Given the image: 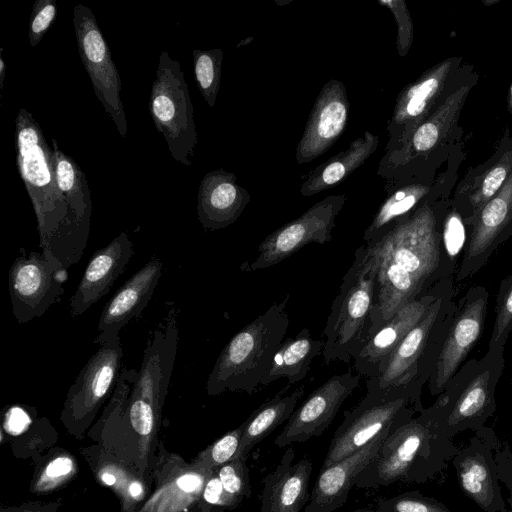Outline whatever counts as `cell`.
<instances>
[{"label":"cell","mask_w":512,"mask_h":512,"mask_svg":"<svg viewBox=\"0 0 512 512\" xmlns=\"http://www.w3.org/2000/svg\"><path fill=\"white\" fill-rule=\"evenodd\" d=\"M166 315L147 340L138 371L123 368L111 398L89 436L134 467L151 485L161 441L162 409L176 360L178 311L166 302Z\"/></svg>","instance_id":"1"},{"label":"cell","mask_w":512,"mask_h":512,"mask_svg":"<svg viewBox=\"0 0 512 512\" xmlns=\"http://www.w3.org/2000/svg\"><path fill=\"white\" fill-rule=\"evenodd\" d=\"M15 123L18 169L37 218L41 250L68 269L82 256L90 229L78 220L58 187L53 149L39 123L25 108Z\"/></svg>","instance_id":"2"},{"label":"cell","mask_w":512,"mask_h":512,"mask_svg":"<svg viewBox=\"0 0 512 512\" xmlns=\"http://www.w3.org/2000/svg\"><path fill=\"white\" fill-rule=\"evenodd\" d=\"M459 452L460 448L441 430L430 406L384 440L375 457L356 476L355 486L425 483L440 474Z\"/></svg>","instance_id":"3"},{"label":"cell","mask_w":512,"mask_h":512,"mask_svg":"<svg viewBox=\"0 0 512 512\" xmlns=\"http://www.w3.org/2000/svg\"><path fill=\"white\" fill-rule=\"evenodd\" d=\"M289 294L237 332L219 354L206 383L209 396L225 391L254 394L283 342L289 317Z\"/></svg>","instance_id":"4"},{"label":"cell","mask_w":512,"mask_h":512,"mask_svg":"<svg viewBox=\"0 0 512 512\" xmlns=\"http://www.w3.org/2000/svg\"><path fill=\"white\" fill-rule=\"evenodd\" d=\"M378 257L369 245H361L342 278L323 330V362L349 364L372 335Z\"/></svg>","instance_id":"5"},{"label":"cell","mask_w":512,"mask_h":512,"mask_svg":"<svg viewBox=\"0 0 512 512\" xmlns=\"http://www.w3.org/2000/svg\"><path fill=\"white\" fill-rule=\"evenodd\" d=\"M453 276L443 279L435 301L391 354L381 375L367 378V391H387L429 381L436 365L457 303Z\"/></svg>","instance_id":"6"},{"label":"cell","mask_w":512,"mask_h":512,"mask_svg":"<svg viewBox=\"0 0 512 512\" xmlns=\"http://www.w3.org/2000/svg\"><path fill=\"white\" fill-rule=\"evenodd\" d=\"M476 82L477 76L465 68L439 106L407 140L385 151L377 175L386 179V187L434 177L429 174V163L455 136L461 110Z\"/></svg>","instance_id":"7"},{"label":"cell","mask_w":512,"mask_h":512,"mask_svg":"<svg viewBox=\"0 0 512 512\" xmlns=\"http://www.w3.org/2000/svg\"><path fill=\"white\" fill-rule=\"evenodd\" d=\"M504 366V351L488 349L480 359L463 363L446 383L431 408L448 438L485 426L496 411L495 393Z\"/></svg>","instance_id":"8"},{"label":"cell","mask_w":512,"mask_h":512,"mask_svg":"<svg viewBox=\"0 0 512 512\" xmlns=\"http://www.w3.org/2000/svg\"><path fill=\"white\" fill-rule=\"evenodd\" d=\"M423 387L414 383L387 391H367L351 410L344 411L321 470L345 459L382 433L395 430L420 413Z\"/></svg>","instance_id":"9"},{"label":"cell","mask_w":512,"mask_h":512,"mask_svg":"<svg viewBox=\"0 0 512 512\" xmlns=\"http://www.w3.org/2000/svg\"><path fill=\"white\" fill-rule=\"evenodd\" d=\"M149 111L174 160L191 166L197 143L193 105L180 63L166 51L159 57Z\"/></svg>","instance_id":"10"},{"label":"cell","mask_w":512,"mask_h":512,"mask_svg":"<svg viewBox=\"0 0 512 512\" xmlns=\"http://www.w3.org/2000/svg\"><path fill=\"white\" fill-rule=\"evenodd\" d=\"M120 340L118 336L100 344L68 390L60 419L77 440L84 438L99 409L114 391L123 358Z\"/></svg>","instance_id":"11"},{"label":"cell","mask_w":512,"mask_h":512,"mask_svg":"<svg viewBox=\"0 0 512 512\" xmlns=\"http://www.w3.org/2000/svg\"><path fill=\"white\" fill-rule=\"evenodd\" d=\"M67 269L51 253L30 252L12 263L8 274L12 312L19 324L42 316L59 301L67 281Z\"/></svg>","instance_id":"12"},{"label":"cell","mask_w":512,"mask_h":512,"mask_svg":"<svg viewBox=\"0 0 512 512\" xmlns=\"http://www.w3.org/2000/svg\"><path fill=\"white\" fill-rule=\"evenodd\" d=\"M462 58L449 57L427 69L399 93L387 125L389 151L404 141L439 106L464 71Z\"/></svg>","instance_id":"13"},{"label":"cell","mask_w":512,"mask_h":512,"mask_svg":"<svg viewBox=\"0 0 512 512\" xmlns=\"http://www.w3.org/2000/svg\"><path fill=\"white\" fill-rule=\"evenodd\" d=\"M72 22L79 56L95 95L118 132L126 137L128 125L121 100V78L96 18L89 7L79 3L74 7Z\"/></svg>","instance_id":"14"},{"label":"cell","mask_w":512,"mask_h":512,"mask_svg":"<svg viewBox=\"0 0 512 512\" xmlns=\"http://www.w3.org/2000/svg\"><path fill=\"white\" fill-rule=\"evenodd\" d=\"M346 200L345 194H336L316 202L299 217L269 234L258 246V256L251 263L245 262L241 269L254 272L270 268L310 243L329 242L336 217Z\"/></svg>","instance_id":"15"},{"label":"cell","mask_w":512,"mask_h":512,"mask_svg":"<svg viewBox=\"0 0 512 512\" xmlns=\"http://www.w3.org/2000/svg\"><path fill=\"white\" fill-rule=\"evenodd\" d=\"M488 300L489 292L481 285L470 287L458 300L454 318L428 381L432 396H438L444 390L480 339Z\"/></svg>","instance_id":"16"},{"label":"cell","mask_w":512,"mask_h":512,"mask_svg":"<svg viewBox=\"0 0 512 512\" xmlns=\"http://www.w3.org/2000/svg\"><path fill=\"white\" fill-rule=\"evenodd\" d=\"M499 444L495 432L484 426L453 459L462 492L485 512H508L493 452Z\"/></svg>","instance_id":"17"},{"label":"cell","mask_w":512,"mask_h":512,"mask_svg":"<svg viewBox=\"0 0 512 512\" xmlns=\"http://www.w3.org/2000/svg\"><path fill=\"white\" fill-rule=\"evenodd\" d=\"M214 470L198 468L160 443L152 481L154 488L138 512H190L198 507Z\"/></svg>","instance_id":"18"},{"label":"cell","mask_w":512,"mask_h":512,"mask_svg":"<svg viewBox=\"0 0 512 512\" xmlns=\"http://www.w3.org/2000/svg\"><path fill=\"white\" fill-rule=\"evenodd\" d=\"M511 235L512 172L500 190L473 218L455 273L456 281L465 280L482 269Z\"/></svg>","instance_id":"19"},{"label":"cell","mask_w":512,"mask_h":512,"mask_svg":"<svg viewBox=\"0 0 512 512\" xmlns=\"http://www.w3.org/2000/svg\"><path fill=\"white\" fill-rule=\"evenodd\" d=\"M359 374H336L315 389L293 412L274 444L285 448L320 436L332 423L344 401L359 386Z\"/></svg>","instance_id":"20"},{"label":"cell","mask_w":512,"mask_h":512,"mask_svg":"<svg viewBox=\"0 0 512 512\" xmlns=\"http://www.w3.org/2000/svg\"><path fill=\"white\" fill-rule=\"evenodd\" d=\"M350 102L344 83L328 80L321 88L296 147V162L305 164L329 150L343 134Z\"/></svg>","instance_id":"21"},{"label":"cell","mask_w":512,"mask_h":512,"mask_svg":"<svg viewBox=\"0 0 512 512\" xmlns=\"http://www.w3.org/2000/svg\"><path fill=\"white\" fill-rule=\"evenodd\" d=\"M443 279L399 309L365 344L353 360L357 374L374 378L386 364L405 335L419 322L441 289Z\"/></svg>","instance_id":"22"},{"label":"cell","mask_w":512,"mask_h":512,"mask_svg":"<svg viewBox=\"0 0 512 512\" xmlns=\"http://www.w3.org/2000/svg\"><path fill=\"white\" fill-rule=\"evenodd\" d=\"M162 270L161 259L153 256L116 291L101 312L98 335L93 343L100 345L109 338L118 337L128 322L141 315L154 293Z\"/></svg>","instance_id":"23"},{"label":"cell","mask_w":512,"mask_h":512,"mask_svg":"<svg viewBox=\"0 0 512 512\" xmlns=\"http://www.w3.org/2000/svg\"><path fill=\"white\" fill-rule=\"evenodd\" d=\"M132 255L133 243L126 232L120 233L108 245L94 252L70 299L72 317L82 315L109 292Z\"/></svg>","instance_id":"24"},{"label":"cell","mask_w":512,"mask_h":512,"mask_svg":"<svg viewBox=\"0 0 512 512\" xmlns=\"http://www.w3.org/2000/svg\"><path fill=\"white\" fill-rule=\"evenodd\" d=\"M393 431L382 433L352 455L320 470L304 512H334L344 506L349 492L355 486L356 476L375 457L384 440Z\"/></svg>","instance_id":"25"},{"label":"cell","mask_w":512,"mask_h":512,"mask_svg":"<svg viewBox=\"0 0 512 512\" xmlns=\"http://www.w3.org/2000/svg\"><path fill=\"white\" fill-rule=\"evenodd\" d=\"M512 172V135L496 152L471 170L456 188L451 204L463 215L468 228L478 211L500 190Z\"/></svg>","instance_id":"26"},{"label":"cell","mask_w":512,"mask_h":512,"mask_svg":"<svg viewBox=\"0 0 512 512\" xmlns=\"http://www.w3.org/2000/svg\"><path fill=\"white\" fill-rule=\"evenodd\" d=\"M250 200V194L237 182L234 173L223 169L212 170L199 185L198 220L206 230L226 228L236 222Z\"/></svg>","instance_id":"27"},{"label":"cell","mask_w":512,"mask_h":512,"mask_svg":"<svg viewBox=\"0 0 512 512\" xmlns=\"http://www.w3.org/2000/svg\"><path fill=\"white\" fill-rule=\"evenodd\" d=\"M295 451L288 447L276 468L263 478L261 512H300L307 505L313 464L308 458L294 463Z\"/></svg>","instance_id":"28"},{"label":"cell","mask_w":512,"mask_h":512,"mask_svg":"<svg viewBox=\"0 0 512 512\" xmlns=\"http://www.w3.org/2000/svg\"><path fill=\"white\" fill-rule=\"evenodd\" d=\"M446 177L428 178L386 187L387 196L365 229V244L381 240L397 223L409 217L431 198L446 194Z\"/></svg>","instance_id":"29"},{"label":"cell","mask_w":512,"mask_h":512,"mask_svg":"<svg viewBox=\"0 0 512 512\" xmlns=\"http://www.w3.org/2000/svg\"><path fill=\"white\" fill-rule=\"evenodd\" d=\"M95 479L107 486L121 504V512H138L152 492V485L131 465L99 444L80 449Z\"/></svg>","instance_id":"30"},{"label":"cell","mask_w":512,"mask_h":512,"mask_svg":"<svg viewBox=\"0 0 512 512\" xmlns=\"http://www.w3.org/2000/svg\"><path fill=\"white\" fill-rule=\"evenodd\" d=\"M379 140V135L366 130L345 150L311 170L300 186V194L310 197L341 183L375 153Z\"/></svg>","instance_id":"31"},{"label":"cell","mask_w":512,"mask_h":512,"mask_svg":"<svg viewBox=\"0 0 512 512\" xmlns=\"http://www.w3.org/2000/svg\"><path fill=\"white\" fill-rule=\"evenodd\" d=\"M323 347L324 340L314 339L308 328H302L294 338L284 339L261 380L260 388L281 378L287 380V386L304 380L313 359L322 355Z\"/></svg>","instance_id":"32"},{"label":"cell","mask_w":512,"mask_h":512,"mask_svg":"<svg viewBox=\"0 0 512 512\" xmlns=\"http://www.w3.org/2000/svg\"><path fill=\"white\" fill-rule=\"evenodd\" d=\"M289 386H285L271 399L262 403L243 422L244 429L240 440L237 457L248 458L250 451L256 444L271 434L278 426L287 422L296 405L304 395V386L285 394Z\"/></svg>","instance_id":"33"},{"label":"cell","mask_w":512,"mask_h":512,"mask_svg":"<svg viewBox=\"0 0 512 512\" xmlns=\"http://www.w3.org/2000/svg\"><path fill=\"white\" fill-rule=\"evenodd\" d=\"M51 142L58 187L78 220L90 229L92 204L86 176L77 163L59 148L55 138Z\"/></svg>","instance_id":"34"},{"label":"cell","mask_w":512,"mask_h":512,"mask_svg":"<svg viewBox=\"0 0 512 512\" xmlns=\"http://www.w3.org/2000/svg\"><path fill=\"white\" fill-rule=\"evenodd\" d=\"M79 466L74 455L60 447H53L39 457L30 484L35 494H49L65 487L77 475Z\"/></svg>","instance_id":"35"},{"label":"cell","mask_w":512,"mask_h":512,"mask_svg":"<svg viewBox=\"0 0 512 512\" xmlns=\"http://www.w3.org/2000/svg\"><path fill=\"white\" fill-rule=\"evenodd\" d=\"M192 56L198 88L206 103L213 107L220 88L223 51L220 48L194 49Z\"/></svg>","instance_id":"36"},{"label":"cell","mask_w":512,"mask_h":512,"mask_svg":"<svg viewBox=\"0 0 512 512\" xmlns=\"http://www.w3.org/2000/svg\"><path fill=\"white\" fill-rule=\"evenodd\" d=\"M244 423L228 431L203 449L190 462L193 466L209 470H216L238 455Z\"/></svg>","instance_id":"37"},{"label":"cell","mask_w":512,"mask_h":512,"mask_svg":"<svg viewBox=\"0 0 512 512\" xmlns=\"http://www.w3.org/2000/svg\"><path fill=\"white\" fill-rule=\"evenodd\" d=\"M215 471L221 481L231 509L239 506L244 498L251 496L252 489L245 458L236 457L218 467Z\"/></svg>","instance_id":"38"},{"label":"cell","mask_w":512,"mask_h":512,"mask_svg":"<svg viewBox=\"0 0 512 512\" xmlns=\"http://www.w3.org/2000/svg\"><path fill=\"white\" fill-rule=\"evenodd\" d=\"M512 331V272L500 282L488 349L503 350Z\"/></svg>","instance_id":"39"},{"label":"cell","mask_w":512,"mask_h":512,"mask_svg":"<svg viewBox=\"0 0 512 512\" xmlns=\"http://www.w3.org/2000/svg\"><path fill=\"white\" fill-rule=\"evenodd\" d=\"M353 512H453L434 497L418 490L405 492L378 502L375 508L357 509Z\"/></svg>","instance_id":"40"},{"label":"cell","mask_w":512,"mask_h":512,"mask_svg":"<svg viewBox=\"0 0 512 512\" xmlns=\"http://www.w3.org/2000/svg\"><path fill=\"white\" fill-rule=\"evenodd\" d=\"M392 13L397 27L396 48L400 57L409 52L414 38L411 14L404 0H377Z\"/></svg>","instance_id":"41"},{"label":"cell","mask_w":512,"mask_h":512,"mask_svg":"<svg viewBox=\"0 0 512 512\" xmlns=\"http://www.w3.org/2000/svg\"><path fill=\"white\" fill-rule=\"evenodd\" d=\"M57 15V6L53 0H36L29 22V42L37 46L49 30Z\"/></svg>","instance_id":"42"},{"label":"cell","mask_w":512,"mask_h":512,"mask_svg":"<svg viewBox=\"0 0 512 512\" xmlns=\"http://www.w3.org/2000/svg\"><path fill=\"white\" fill-rule=\"evenodd\" d=\"M31 410V409H29ZM26 406L12 405L4 413L1 433L15 438L23 434L36 419V413L31 414Z\"/></svg>","instance_id":"43"},{"label":"cell","mask_w":512,"mask_h":512,"mask_svg":"<svg viewBox=\"0 0 512 512\" xmlns=\"http://www.w3.org/2000/svg\"><path fill=\"white\" fill-rule=\"evenodd\" d=\"M201 512H211L215 507L231 510L229 501L224 493L221 481L214 470L208 478L199 503Z\"/></svg>","instance_id":"44"},{"label":"cell","mask_w":512,"mask_h":512,"mask_svg":"<svg viewBox=\"0 0 512 512\" xmlns=\"http://www.w3.org/2000/svg\"><path fill=\"white\" fill-rule=\"evenodd\" d=\"M495 460L497 464L499 481L504 484L508 491L507 507L512 512V452L508 447L500 444L495 449Z\"/></svg>","instance_id":"45"},{"label":"cell","mask_w":512,"mask_h":512,"mask_svg":"<svg viewBox=\"0 0 512 512\" xmlns=\"http://www.w3.org/2000/svg\"><path fill=\"white\" fill-rule=\"evenodd\" d=\"M63 505V500L43 502L29 501L19 506H1L0 512H59Z\"/></svg>","instance_id":"46"},{"label":"cell","mask_w":512,"mask_h":512,"mask_svg":"<svg viewBox=\"0 0 512 512\" xmlns=\"http://www.w3.org/2000/svg\"><path fill=\"white\" fill-rule=\"evenodd\" d=\"M0 52H1V55H0V89L2 91L3 90L4 78H5L6 65H5V61H4L3 55H2V52H3L2 48H1Z\"/></svg>","instance_id":"47"},{"label":"cell","mask_w":512,"mask_h":512,"mask_svg":"<svg viewBox=\"0 0 512 512\" xmlns=\"http://www.w3.org/2000/svg\"><path fill=\"white\" fill-rule=\"evenodd\" d=\"M508 111L512 118V83L510 85L509 93H508Z\"/></svg>","instance_id":"48"},{"label":"cell","mask_w":512,"mask_h":512,"mask_svg":"<svg viewBox=\"0 0 512 512\" xmlns=\"http://www.w3.org/2000/svg\"><path fill=\"white\" fill-rule=\"evenodd\" d=\"M253 40V37H248L245 40L241 41L237 47H241L242 45H246L247 43L251 42Z\"/></svg>","instance_id":"49"},{"label":"cell","mask_w":512,"mask_h":512,"mask_svg":"<svg viewBox=\"0 0 512 512\" xmlns=\"http://www.w3.org/2000/svg\"><path fill=\"white\" fill-rule=\"evenodd\" d=\"M225 509L224 508H221V507H215L211 510V512H224Z\"/></svg>","instance_id":"50"},{"label":"cell","mask_w":512,"mask_h":512,"mask_svg":"<svg viewBox=\"0 0 512 512\" xmlns=\"http://www.w3.org/2000/svg\"><path fill=\"white\" fill-rule=\"evenodd\" d=\"M190 512H201V509H200V507H199V505H198V507H196L195 509H193V510H192V511H190Z\"/></svg>","instance_id":"51"},{"label":"cell","mask_w":512,"mask_h":512,"mask_svg":"<svg viewBox=\"0 0 512 512\" xmlns=\"http://www.w3.org/2000/svg\"><path fill=\"white\" fill-rule=\"evenodd\" d=\"M511 395H512V374H511Z\"/></svg>","instance_id":"52"}]
</instances>
